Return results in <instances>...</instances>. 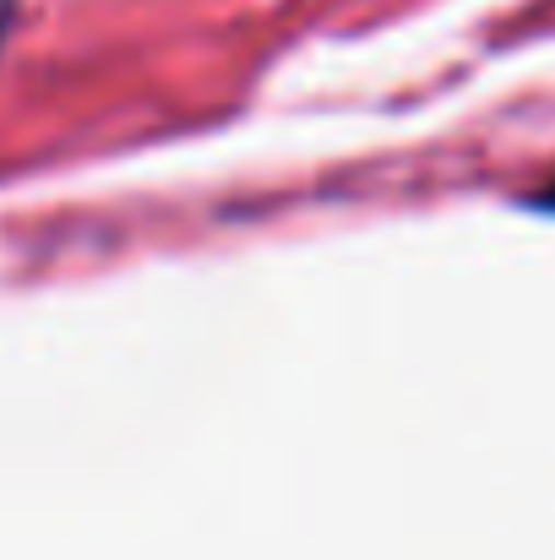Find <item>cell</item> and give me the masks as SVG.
<instances>
[{"instance_id":"1","label":"cell","mask_w":555,"mask_h":560,"mask_svg":"<svg viewBox=\"0 0 555 560\" xmlns=\"http://www.w3.org/2000/svg\"><path fill=\"white\" fill-rule=\"evenodd\" d=\"M545 201H551V207H555V190H551V196H545Z\"/></svg>"}]
</instances>
